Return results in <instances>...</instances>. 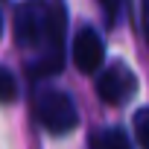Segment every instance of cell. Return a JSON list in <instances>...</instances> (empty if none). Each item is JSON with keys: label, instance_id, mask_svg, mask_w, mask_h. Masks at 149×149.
Masks as SVG:
<instances>
[{"label": "cell", "instance_id": "cell-3", "mask_svg": "<svg viewBox=\"0 0 149 149\" xmlns=\"http://www.w3.org/2000/svg\"><path fill=\"white\" fill-rule=\"evenodd\" d=\"M134 91H137V76L129 70V64H123V61L108 64L100 76H97V94H100V100L108 102V105H123V102H129V100L134 97Z\"/></svg>", "mask_w": 149, "mask_h": 149}, {"label": "cell", "instance_id": "cell-6", "mask_svg": "<svg viewBox=\"0 0 149 149\" xmlns=\"http://www.w3.org/2000/svg\"><path fill=\"white\" fill-rule=\"evenodd\" d=\"M15 97H18V82L12 76V70L0 64V102H12Z\"/></svg>", "mask_w": 149, "mask_h": 149}, {"label": "cell", "instance_id": "cell-5", "mask_svg": "<svg viewBox=\"0 0 149 149\" xmlns=\"http://www.w3.org/2000/svg\"><path fill=\"white\" fill-rule=\"evenodd\" d=\"M94 149H129L126 132L123 129H105V132L94 134Z\"/></svg>", "mask_w": 149, "mask_h": 149}, {"label": "cell", "instance_id": "cell-1", "mask_svg": "<svg viewBox=\"0 0 149 149\" xmlns=\"http://www.w3.org/2000/svg\"><path fill=\"white\" fill-rule=\"evenodd\" d=\"M67 9L61 3H21L15 9V35L21 47L38 50L29 61V76H53L64 67Z\"/></svg>", "mask_w": 149, "mask_h": 149}, {"label": "cell", "instance_id": "cell-4", "mask_svg": "<svg viewBox=\"0 0 149 149\" xmlns=\"http://www.w3.org/2000/svg\"><path fill=\"white\" fill-rule=\"evenodd\" d=\"M105 61V44L94 26H82L73 38V64L82 73H97Z\"/></svg>", "mask_w": 149, "mask_h": 149}, {"label": "cell", "instance_id": "cell-9", "mask_svg": "<svg viewBox=\"0 0 149 149\" xmlns=\"http://www.w3.org/2000/svg\"><path fill=\"white\" fill-rule=\"evenodd\" d=\"M0 32H3V18H0Z\"/></svg>", "mask_w": 149, "mask_h": 149}, {"label": "cell", "instance_id": "cell-7", "mask_svg": "<svg viewBox=\"0 0 149 149\" xmlns=\"http://www.w3.org/2000/svg\"><path fill=\"white\" fill-rule=\"evenodd\" d=\"M134 137L140 149H149V108H140L134 114Z\"/></svg>", "mask_w": 149, "mask_h": 149}, {"label": "cell", "instance_id": "cell-2", "mask_svg": "<svg viewBox=\"0 0 149 149\" xmlns=\"http://www.w3.org/2000/svg\"><path fill=\"white\" fill-rule=\"evenodd\" d=\"M35 114H38V123L50 134H67L79 123V114H76L73 100L64 91H58V88L38 91V97H35Z\"/></svg>", "mask_w": 149, "mask_h": 149}, {"label": "cell", "instance_id": "cell-8", "mask_svg": "<svg viewBox=\"0 0 149 149\" xmlns=\"http://www.w3.org/2000/svg\"><path fill=\"white\" fill-rule=\"evenodd\" d=\"M143 29H146V38H149V0L143 3Z\"/></svg>", "mask_w": 149, "mask_h": 149}]
</instances>
